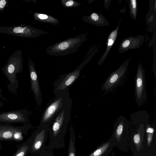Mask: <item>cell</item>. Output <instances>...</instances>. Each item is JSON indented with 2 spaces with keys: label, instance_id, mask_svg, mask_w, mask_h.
Returning <instances> with one entry per match:
<instances>
[{
  "label": "cell",
  "instance_id": "cell-16",
  "mask_svg": "<svg viewBox=\"0 0 156 156\" xmlns=\"http://www.w3.org/2000/svg\"><path fill=\"white\" fill-rule=\"evenodd\" d=\"M83 19L86 22L98 27L107 26L109 24L104 16L96 12H94L88 16H83Z\"/></svg>",
  "mask_w": 156,
  "mask_h": 156
},
{
  "label": "cell",
  "instance_id": "cell-25",
  "mask_svg": "<svg viewBox=\"0 0 156 156\" xmlns=\"http://www.w3.org/2000/svg\"><path fill=\"white\" fill-rule=\"evenodd\" d=\"M147 144L149 146L152 142L154 133H147Z\"/></svg>",
  "mask_w": 156,
  "mask_h": 156
},
{
  "label": "cell",
  "instance_id": "cell-24",
  "mask_svg": "<svg viewBox=\"0 0 156 156\" xmlns=\"http://www.w3.org/2000/svg\"><path fill=\"white\" fill-rule=\"evenodd\" d=\"M8 4V1L5 0H0V11H3Z\"/></svg>",
  "mask_w": 156,
  "mask_h": 156
},
{
  "label": "cell",
  "instance_id": "cell-28",
  "mask_svg": "<svg viewBox=\"0 0 156 156\" xmlns=\"http://www.w3.org/2000/svg\"><path fill=\"white\" fill-rule=\"evenodd\" d=\"M51 156H55L54 154H53L52 155H51Z\"/></svg>",
  "mask_w": 156,
  "mask_h": 156
},
{
  "label": "cell",
  "instance_id": "cell-22",
  "mask_svg": "<svg viewBox=\"0 0 156 156\" xmlns=\"http://www.w3.org/2000/svg\"><path fill=\"white\" fill-rule=\"evenodd\" d=\"M61 2L62 5L66 8L76 7L80 5V3L72 0H61Z\"/></svg>",
  "mask_w": 156,
  "mask_h": 156
},
{
  "label": "cell",
  "instance_id": "cell-11",
  "mask_svg": "<svg viewBox=\"0 0 156 156\" xmlns=\"http://www.w3.org/2000/svg\"><path fill=\"white\" fill-rule=\"evenodd\" d=\"M28 65L30 79L31 89L34 94L36 102L38 106H40L42 102L41 88L34 64L30 58L28 59Z\"/></svg>",
  "mask_w": 156,
  "mask_h": 156
},
{
  "label": "cell",
  "instance_id": "cell-5",
  "mask_svg": "<svg viewBox=\"0 0 156 156\" xmlns=\"http://www.w3.org/2000/svg\"><path fill=\"white\" fill-rule=\"evenodd\" d=\"M0 33L20 37L34 38L48 34L42 30L27 25L20 24L12 26L0 27Z\"/></svg>",
  "mask_w": 156,
  "mask_h": 156
},
{
  "label": "cell",
  "instance_id": "cell-2",
  "mask_svg": "<svg viewBox=\"0 0 156 156\" xmlns=\"http://www.w3.org/2000/svg\"><path fill=\"white\" fill-rule=\"evenodd\" d=\"M1 70L9 80L7 87L9 91L14 95L17 94L19 86L16 75L23 70L22 51L19 50L12 54Z\"/></svg>",
  "mask_w": 156,
  "mask_h": 156
},
{
  "label": "cell",
  "instance_id": "cell-14",
  "mask_svg": "<svg viewBox=\"0 0 156 156\" xmlns=\"http://www.w3.org/2000/svg\"><path fill=\"white\" fill-rule=\"evenodd\" d=\"M35 134V131L30 136L22 143L12 156H31L29 155Z\"/></svg>",
  "mask_w": 156,
  "mask_h": 156
},
{
  "label": "cell",
  "instance_id": "cell-23",
  "mask_svg": "<svg viewBox=\"0 0 156 156\" xmlns=\"http://www.w3.org/2000/svg\"><path fill=\"white\" fill-rule=\"evenodd\" d=\"M53 154V151L48 149L46 146L37 156H51Z\"/></svg>",
  "mask_w": 156,
  "mask_h": 156
},
{
  "label": "cell",
  "instance_id": "cell-7",
  "mask_svg": "<svg viewBox=\"0 0 156 156\" xmlns=\"http://www.w3.org/2000/svg\"><path fill=\"white\" fill-rule=\"evenodd\" d=\"M129 63V60H127L110 74L102 85V91L105 93L111 91L120 83L127 70Z\"/></svg>",
  "mask_w": 156,
  "mask_h": 156
},
{
  "label": "cell",
  "instance_id": "cell-13",
  "mask_svg": "<svg viewBox=\"0 0 156 156\" xmlns=\"http://www.w3.org/2000/svg\"><path fill=\"white\" fill-rule=\"evenodd\" d=\"M20 127V126H14L11 124L0 123V149L2 148L1 142L5 140L14 141L15 135Z\"/></svg>",
  "mask_w": 156,
  "mask_h": 156
},
{
  "label": "cell",
  "instance_id": "cell-1",
  "mask_svg": "<svg viewBox=\"0 0 156 156\" xmlns=\"http://www.w3.org/2000/svg\"><path fill=\"white\" fill-rule=\"evenodd\" d=\"M72 102L69 96L50 125L48 149L53 151L65 147V138L70 120Z\"/></svg>",
  "mask_w": 156,
  "mask_h": 156
},
{
  "label": "cell",
  "instance_id": "cell-6",
  "mask_svg": "<svg viewBox=\"0 0 156 156\" xmlns=\"http://www.w3.org/2000/svg\"><path fill=\"white\" fill-rule=\"evenodd\" d=\"M145 70L139 63L135 78L134 91L136 103L140 107L147 101Z\"/></svg>",
  "mask_w": 156,
  "mask_h": 156
},
{
  "label": "cell",
  "instance_id": "cell-4",
  "mask_svg": "<svg viewBox=\"0 0 156 156\" xmlns=\"http://www.w3.org/2000/svg\"><path fill=\"white\" fill-rule=\"evenodd\" d=\"M69 96V90L55 94V97L52 101L47 104L42 113L39 125L49 126L56 115Z\"/></svg>",
  "mask_w": 156,
  "mask_h": 156
},
{
  "label": "cell",
  "instance_id": "cell-3",
  "mask_svg": "<svg viewBox=\"0 0 156 156\" xmlns=\"http://www.w3.org/2000/svg\"><path fill=\"white\" fill-rule=\"evenodd\" d=\"M87 34H79L49 46L47 53L51 55L65 56L76 52L87 39Z\"/></svg>",
  "mask_w": 156,
  "mask_h": 156
},
{
  "label": "cell",
  "instance_id": "cell-15",
  "mask_svg": "<svg viewBox=\"0 0 156 156\" xmlns=\"http://www.w3.org/2000/svg\"><path fill=\"white\" fill-rule=\"evenodd\" d=\"M116 144L115 140L111 138L87 156H107Z\"/></svg>",
  "mask_w": 156,
  "mask_h": 156
},
{
  "label": "cell",
  "instance_id": "cell-10",
  "mask_svg": "<svg viewBox=\"0 0 156 156\" xmlns=\"http://www.w3.org/2000/svg\"><path fill=\"white\" fill-rule=\"evenodd\" d=\"M49 126H39L35 130V134L30 152V155H37L46 147Z\"/></svg>",
  "mask_w": 156,
  "mask_h": 156
},
{
  "label": "cell",
  "instance_id": "cell-18",
  "mask_svg": "<svg viewBox=\"0 0 156 156\" xmlns=\"http://www.w3.org/2000/svg\"><path fill=\"white\" fill-rule=\"evenodd\" d=\"M69 140L68 148V156H76L75 147V134L74 128L71 124L69 126Z\"/></svg>",
  "mask_w": 156,
  "mask_h": 156
},
{
  "label": "cell",
  "instance_id": "cell-9",
  "mask_svg": "<svg viewBox=\"0 0 156 156\" xmlns=\"http://www.w3.org/2000/svg\"><path fill=\"white\" fill-rule=\"evenodd\" d=\"M84 64L82 63L74 71L65 74L58 79L54 84L53 93L55 94L69 90L80 75V71Z\"/></svg>",
  "mask_w": 156,
  "mask_h": 156
},
{
  "label": "cell",
  "instance_id": "cell-19",
  "mask_svg": "<svg viewBox=\"0 0 156 156\" xmlns=\"http://www.w3.org/2000/svg\"><path fill=\"white\" fill-rule=\"evenodd\" d=\"M147 124L142 123L138 127L137 133L135 134L133 137V141L137 149H140L142 146V142L143 140V135L144 132L145 126Z\"/></svg>",
  "mask_w": 156,
  "mask_h": 156
},
{
  "label": "cell",
  "instance_id": "cell-27",
  "mask_svg": "<svg viewBox=\"0 0 156 156\" xmlns=\"http://www.w3.org/2000/svg\"><path fill=\"white\" fill-rule=\"evenodd\" d=\"M3 105V103L0 101V108L2 107Z\"/></svg>",
  "mask_w": 156,
  "mask_h": 156
},
{
  "label": "cell",
  "instance_id": "cell-26",
  "mask_svg": "<svg viewBox=\"0 0 156 156\" xmlns=\"http://www.w3.org/2000/svg\"><path fill=\"white\" fill-rule=\"evenodd\" d=\"M0 98L4 101L5 100V98L2 94V90L0 86Z\"/></svg>",
  "mask_w": 156,
  "mask_h": 156
},
{
  "label": "cell",
  "instance_id": "cell-17",
  "mask_svg": "<svg viewBox=\"0 0 156 156\" xmlns=\"http://www.w3.org/2000/svg\"><path fill=\"white\" fill-rule=\"evenodd\" d=\"M120 21L121 20L116 29L112 31L109 34L108 39L107 48L105 52L98 61V65L100 66L103 63L107 56L111 48L117 38L118 31Z\"/></svg>",
  "mask_w": 156,
  "mask_h": 156
},
{
  "label": "cell",
  "instance_id": "cell-8",
  "mask_svg": "<svg viewBox=\"0 0 156 156\" xmlns=\"http://www.w3.org/2000/svg\"><path fill=\"white\" fill-rule=\"evenodd\" d=\"M29 121V112L26 109L0 113V123L8 124L17 123L25 124H28Z\"/></svg>",
  "mask_w": 156,
  "mask_h": 156
},
{
  "label": "cell",
  "instance_id": "cell-21",
  "mask_svg": "<svg viewBox=\"0 0 156 156\" xmlns=\"http://www.w3.org/2000/svg\"><path fill=\"white\" fill-rule=\"evenodd\" d=\"M129 5L131 16L133 19L136 20L137 10L136 0H130Z\"/></svg>",
  "mask_w": 156,
  "mask_h": 156
},
{
  "label": "cell",
  "instance_id": "cell-12",
  "mask_svg": "<svg viewBox=\"0 0 156 156\" xmlns=\"http://www.w3.org/2000/svg\"><path fill=\"white\" fill-rule=\"evenodd\" d=\"M130 124L129 121L123 115H120L115 121L113 125V134L115 135L116 142L120 141L122 135L128 132Z\"/></svg>",
  "mask_w": 156,
  "mask_h": 156
},
{
  "label": "cell",
  "instance_id": "cell-20",
  "mask_svg": "<svg viewBox=\"0 0 156 156\" xmlns=\"http://www.w3.org/2000/svg\"><path fill=\"white\" fill-rule=\"evenodd\" d=\"M33 16L35 20L41 22L50 23L54 25H57L59 23L58 19L49 15L35 12Z\"/></svg>",
  "mask_w": 156,
  "mask_h": 156
}]
</instances>
